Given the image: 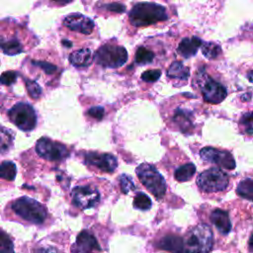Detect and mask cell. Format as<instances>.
<instances>
[{"label":"cell","instance_id":"obj_1","mask_svg":"<svg viewBox=\"0 0 253 253\" xmlns=\"http://www.w3.org/2000/svg\"><path fill=\"white\" fill-rule=\"evenodd\" d=\"M183 241L186 253H210L213 245L212 231L209 225L199 224L187 232Z\"/></svg>","mask_w":253,"mask_h":253},{"label":"cell","instance_id":"obj_2","mask_svg":"<svg viewBox=\"0 0 253 253\" xmlns=\"http://www.w3.org/2000/svg\"><path fill=\"white\" fill-rule=\"evenodd\" d=\"M167 18V13L163 6L147 2L134 5L128 14L130 24L136 27L149 26L165 21Z\"/></svg>","mask_w":253,"mask_h":253},{"label":"cell","instance_id":"obj_3","mask_svg":"<svg viewBox=\"0 0 253 253\" xmlns=\"http://www.w3.org/2000/svg\"><path fill=\"white\" fill-rule=\"evenodd\" d=\"M136 175L143 186L157 199H161L166 192V182L154 166L141 163L136 167Z\"/></svg>","mask_w":253,"mask_h":253},{"label":"cell","instance_id":"obj_4","mask_svg":"<svg viewBox=\"0 0 253 253\" xmlns=\"http://www.w3.org/2000/svg\"><path fill=\"white\" fill-rule=\"evenodd\" d=\"M12 210L22 218L36 224H41L46 217L45 208L38 201L29 198L21 197L12 204Z\"/></svg>","mask_w":253,"mask_h":253},{"label":"cell","instance_id":"obj_5","mask_svg":"<svg viewBox=\"0 0 253 253\" xmlns=\"http://www.w3.org/2000/svg\"><path fill=\"white\" fill-rule=\"evenodd\" d=\"M96 62L104 67L118 68L127 60V52L124 46L107 43L102 45L95 53Z\"/></svg>","mask_w":253,"mask_h":253},{"label":"cell","instance_id":"obj_6","mask_svg":"<svg viewBox=\"0 0 253 253\" xmlns=\"http://www.w3.org/2000/svg\"><path fill=\"white\" fill-rule=\"evenodd\" d=\"M228 182L229 178L227 174L218 168L205 170L197 179V185L206 193L221 192L226 189Z\"/></svg>","mask_w":253,"mask_h":253},{"label":"cell","instance_id":"obj_7","mask_svg":"<svg viewBox=\"0 0 253 253\" xmlns=\"http://www.w3.org/2000/svg\"><path fill=\"white\" fill-rule=\"evenodd\" d=\"M198 85L201 89L203 98L206 102L211 104H218L223 101L227 95V91L223 85L213 80L205 72H199Z\"/></svg>","mask_w":253,"mask_h":253},{"label":"cell","instance_id":"obj_8","mask_svg":"<svg viewBox=\"0 0 253 253\" xmlns=\"http://www.w3.org/2000/svg\"><path fill=\"white\" fill-rule=\"evenodd\" d=\"M8 115L12 123L24 131L34 129L37 125L36 112L27 103H17L10 109Z\"/></svg>","mask_w":253,"mask_h":253},{"label":"cell","instance_id":"obj_9","mask_svg":"<svg viewBox=\"0 0 253 253\" xmlns=\"http://www.w3.org/2000/svg\"><path fill=\"white\" fill-rule=\"evenodd\" d=\"M37 153L47 161H61L69 156L67 147L47 137H41L36 143Z\"/></svg>","mask_w":253,"mask_h":253},{"label":"cell","instance_id":"obj_10","mask_svg":"<svg viewBox=\"0 0 253 253\" xmlns=\"http://www.w3.org/2000/svg\"><path fill=\"white\" fill-rule=\"evenodd\" d=\"M73 204L82 210L94 208L100 201L97 189L91 186H78L72 191Z\"/></svg>","mask_w":253,"mask_h":253},{"label":"cell","instance_id":"obj_11","mask_svg":"<svg viewBox=\"0 0 253 253\" xmlns=\"http://www.w3.org/2000/svg\"><path fill=\"white\" fill-rule=\"evenodd\" d=\"M200 156L204 161L217 164L218 166L227 170L234 169L236 165L233 156L229 152L212 147L202 148L200 151Z\"/></svg>","mask_w":253,"mask_h":253},{"label":"cell","instance_id":"obj_12","mask_svg":"<svg viewBox=\"0 0 253 253\" xmlns=\"http://www.w3.org/2000/svg\"><path fill=\"white\" fill-rule=\"evenodd\" d=\"M84 161L86 164L94 166L101 171L112 173L118 167L117 158L110 153H98V152H87L84 155Z\"/></svg>","mask_w":253,"mask_h":253},{"label":"cell","instance_id":"obj_13","mask_svg":"<svg viewBox=\"0 0 253 253\" xmlns=\"http://www.w3.org/2000/svg\"><path fill=\"white\" fill-rule=\"evenodd\" d=\"M100 250L101 246L97 239L88 230H82L77 235L75 243L71 246L72 253H92Z\"/></svg>","mask_w":253,"mask_h":253},{"label":"cell","instance_id":"obj_14","mask_svg":"<svg viewBox=\"0 0 253 253\" xmlns=\"http://www.w3.org/2000/svg\"><path fill=\"white\" fill-rule=\"evenodd\" d=\"M63 25L71 31H75L84 35H89L94 30L93 21L81 14H73L67 16L63 20Z\"/></svg>","mask_w":253,"mask_h":253},{"label":"cell","instance_id":"obj_15","mask_svg":"<svg viewBox=\"0 0 253 253\" xmlns=\"http://www.w3.org/2000/svg\"><path fill=\"white\" fill-rule=\"evenodd\" d=\"M22 42L16 36L0 37V51L8 55H15L24 50Z\"/></svg>","mask_w":253,"mask_h":253},{"label":"cell","instance_id":"obj_16","mask_svg":"<svg viewBox=\"0 0 253 253\" xmlns=\"http://www.w3.org/2000/svg\"><path fill=\"white\" fill-rule=\"evenodd\" d=\"M211 220L214 224L216 229L222 234H227L231 230L229 215L225 211L218 209L214 210L211 214Z\"/></svg>","mask_w":253,"mask_h":253},{"label":"cell","instance_id":"obj_17","mask_svg":"<svg viewBox=\"0 0 253 253\" xmlns=\"http://www.w3.org/2000/svg\"><path fill=\"white\" fill-rule=\"evenodd\" d=\"M202 41L201 39L197 37H191V38H185L183 39L178 47L177 51L185 58H189L196 54L198 48L201 46Z\"/></svg>","mask_w":253,"mask_h":253},{"label":"cell","instance_id":"obj_18","mask_svg":"<svg viewBox=\"0 0 253 253\" xmlns=\"http://www.w3.org/2000/svg\"><path fill=\"white\" fill-rule=\"evenodd\" d=\"M156 246L160 249L175 252V253H181L184 252V241L183 238L176 236V235H167L161 238Z\"/></svg>","mask_w":253,"mask_h":253},{"label":"cell","instance_id":"obj_19","mask_svg":"<svg viewBox=\"0 0 253 253\" xmlns=\"http://www.w3.org/2000/svg\"><path fill=\"white\" fill-rule=\"evenodd\" d=\"M92 60L93 53L89 48L77 49L69 55L70 63L77 67H86L91 64Z\"/></svg>","mask_w":253,"mask_h":253},{"label":"cell","instance_id":"obj_20","mask_svg":"<svg viewBox=\"0 0 253 253\" xmlns=\"http://www.w3.org/2000/svg\"><path fill=\"white\" fill-rule=\"evenodd\" d=\"M189 75H190L189 68L180 61L173 62L167 70V76L169 78L179 80V81L186 82L189 78Z\"/></svg>","mask_w":253,"mask_h":253},{"label":"cell","instance_id":"obj_21","mask_svg":"<svg viewBox=\"0 0 253 253\" xmlns=\"http://www.w3.org/2000/svg\"><path fill=\"white\" fill-rule=\"evenodd\" d=\"M173 121L176 123V125L179 126V128L182 131L189 130L192 127L191 114L186 110H183V109L177 110L173 117Z\"/></svg>","mask_w":253,"mask_h":253},{"label":"cell","instance_id":"obj_22","mask_svg":"<svg viewBox=\"0 0 253 253\" xmlns=\"http://www.w3.org/2000/svg\"><path fill=\"white\" fill-rule=\"evenodd\" d=\"M196 172V166L193 163H187L176 169L174 177L179 182L189 181Z\"/></svg>","mask_w":253,"mask_h":253},{"label":"cell","instance_id":"obj_23","mask_svg":"<svg viewBox=\"0 0 253 253\" xmlns=\"http://www.w3.org/2000/svg\"><path fill=\"white\" fill-rule=\"evenodd\" d=\"M236 192L240 197L253 201V180L249 178L242 180L238 184Z\"/></svg>","mask_w":253,"mask_h":253},{"label":"cell","instance_id":"obj_24","mask_svg":"<svg viewBox=\"0 0 253 253\" xmlns=\"http://www.w3.org/2000/svg\"><path fill=\"white\" fill-rule=\"evenodd\" d=\"M16 165L12 161H5L0 164V178L13 181L16 177Z\"/></svg>","mask_w":253,"mask_h":253},{"label":"cell","instance_id":"obj_25","mask_svg":"<svg viewBox=\"0 0 253 253\" xmlns=\"http://www.w3.org/2000/svg\"><path fill=\"white\" fill-rule=\"evenodd\" d=\"M154 59V53L144 47V46H139L137 49H136V52H135V61L136 63L140 64V65H144V64H148L150 62H152Z\"/></svg>","mask_w":253,"mask_h":253},{"label":"cell","instance_id":"obj_26","mask_svg":"<svg viewBox=\"0 0 253 253\" xmlns=\"http://www.w3.org/2000/svg\"><path fill=\"white\" fill-rule=\"evenodd\" d=\"M13 144V134L9 129L0 126V154L8 151Z\"/></svg>","mask_w":253,"mask_h":253},{"label":"cell","instance_id":"obj_27","mask_svg":"<svg viewBox=\"0 0 253 253\" xmlns=\"http://www.w3.org/2000/svg\"><path fill=\"white\" fill-rule=\"evenodd\" d=\"M202 52L205 57H207L209 59H213V58H216L218 55H220L221 48L218 44L209 42H205L203 44Z\"/></svg>","mask_w":253,"mask_h":253},{"label":"cell","instance_id":"obj_28","mask_svg":"<svg viewBox=\"0 0 253 253\" xmlns=\"http://www.w3.org/2000/svg\"><path fill=\"white\" fill-rule=\"evenodd\" d=\"M152 206L150 198L144 194V193H138L135 195L133 199V207L135 209L141 210V211H146L149 210Z\"/></svg>","mask_w":253,"mask_h":253},{"label":"cell","instance_id":"obj_29","mask_svg":"<svg viewBox=\"0 0 253 253\" xmlns=\"http://www.w3.org/2000/svg\"><path fill=\"white\" fill-rule=\"evenodd\" d=\"M0 253H14V244L11 238L0 230Z\"/></svg>","mask_w":253,"mask_h":253},{"label":"cell","instance_id":"obj_30","mask_svg":"<svg viewBox=\"0 0 253 253\" xmlns=\"http://www.w3.org/2000/svg\"><path fill=\"white\" fill-rule=\"evenodd\" d=\"M239 124L242 126L245 133L252 134L253 133V111L250 113H245L240 118Z\"/></svg>","mask_w":253,"mask_h":253},{"label":"cell","instance_id":"obj_31","mask_svg":"<svg viewBox=\"0 0 253 253\" xmlns=\"http://www.w3.org/2000/svg\"><path fill=\"white\" fill-rule=\"evenodd\" d=\"M120 186L122 189V192L124 194H127L130 191L134 190V183L131 179L130 176H128L127 174H123L120 176Z\"/></svg>","mask_w":253,"mask_h":253},{"label":"cell","instance_id":"obj_32","mask_svg":"<svg viewBox=\"0 0 253 253\" xmlns=\"http://www.w3.org/2000/svg\"><path fill=\"white\" fill-rule=\"evenodd\" d=\"M161 76V71L159 69L146 70L141 74V79L146 82H154Z\"/></svg>","mask_w":253,"mask_h":253},{"label":"cell","instance_id":"obj_33","mask_svg":"<svg viewBox=\"0 0 253 253\" xmlns=\"http://www.w3.org/2000/svg\"><path fill=\"white\" fill-rule=\"evenodd\" d=\"M26 85H27V89H28V92L30 94V96L34 99H38L41 94H42V89L41 87L34 81H30L28 80L26 82Z\"/></svg>","mask_w":253,"mask_h":253},{"label":"cell","instance_id":"obj_34","mask_svg":"<svg viewBox=\"0 0 253 253\" xmlns=\"http://www.w3.org/2000/svg\"><path fill=\"white\" fill-rule=\"evenodd\" d=\"M17 73L14 71H7L0 75V83L4 85H11L16 81Z\"/></svg>","mask_w":253,"mask_h":253},{"label":"cell","instance_id":"obj_35","mask_svg":"<svg viewBox=\"0 0 253 253\" xmlns=\"http://www.w3.org/2000/svg\"><path fill=\"white\" fill-rule=\"evenodd\" d=\"M87 114L96 119V120H102L103 117H104V114H105V111H104V108L103 107H99V106H96V107H92L91 109L88 110Z\"/></svg>","mask_w":253,"mask_h":253},{"label":"cell","instance_id":"obj_36","mask_svg":"<svg viewBox=\"0 0 253 253\" xmlns=\"http://www.w3.org/2000/svg\"><path fill=\"white\" fill-rule=\"evenodd\" d=\"M35 253H60V252L53 247H42L37 249Z\"/></svg>","mask_w":253,"mask_h":253},{"label":"cell","instance_id":"obj_37","mask_svg":"<svg viewBox=\"0 0 253 253\" xmlns=\"http://www.w3.org/2000/svg\"><path fill=\"white\" fill-rule=\"evenodd\" d=\"M51 1H52L53 3L59 5V6H63V5H66V4L70 3V2H72L73 0H51Z\"/></svg>","mask_w":253,"mask_h":253},{"label":"cell","instance_id":"obj_38","mask_svg":"<svg viewBox=\"0 0 253 253\" xmlns=\"http://www.w3.org/2000/svg\"><path fill=\"white\" fill-rule=\"evenodd\" d=\"M249 248H250V250L253 251V234L251 235V237L249 239Z\"/></svg>","mask_w":253,"mask_h":253},{"label":"cell","instance_id":"obj_39","mask_svg":"<svg viewBox=\"0 0 253 253\" xmlns=\"http://www.w3.org/2000/svg\"><path fill=\"white\" fill-rule=\"evenodd\" d=\"M63 44H64V45H67V46H70V45H71V42H63Z\"/></svg>","mask_w":253,"mask_h":253}]
</instances>
